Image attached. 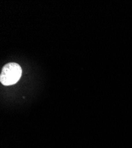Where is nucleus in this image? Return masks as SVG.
Returning a JSON list of instances; mask_svg holds the SVG:
<instances>
[{
	"label": "nucleus",
	"mask_w": 132,
	"mask_h": 148,
	"mask_svg": "<svg viewBox=\"0 0 132 148\" xmlns=\"http://www.w3.org/2000/svg\"><path fill=\"white\" fill-rule=\"evenodd\" d=\"M21 74L22 69L18 64L8 63L3 68L0 81L4 85H13L18 81Z\"/></svg>",
	"instance_id": "obj_1"
}]
</instances>
